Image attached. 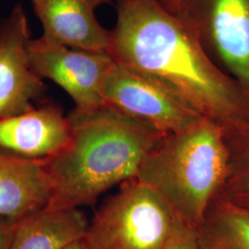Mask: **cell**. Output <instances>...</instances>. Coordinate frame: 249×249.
I'll return each instance as SVG.
<instances>
[{"label": "cell", "mask_w": 249, "mask_h": 249, "mask_svg": "<svg viewBox=\"0 0 249 249\" xmlns=\"http://www.w3.org/2000/svg\"><path fill=\"white\" fill-rule=\"evenodd\" d=\"M107 53L225 130L249 123V92L160 0H116Z\"/></svg>", "instance_id": "cell-1"}, {"label": "cell", "mask_w": 249, "mask_h": 249, "mask_svg": "<svg viewBox=\"0 0 249 249\" xmlns=\"http://www.w3.org/2000/svg\"><path fill=\"white\" fill-rule=\"evenodd\" d=\"M71 141L44 160L52 181L49 205L79 209L94 204L115 186L134 179L147 153L164 134L110 107L73 110Z\"/></svg>", "instance_id": "cell-2"}, {"label": "cell", "mask_w": 249, "mask_h": 249, "mask_svg": "<svg viewBox=\"0 0 249 249\" xmlns=\"http://www.w3.org/2000/svg\"><path fill=\"white\" fill-rule=\"evenodd\" d=\"M225 130L203 119L163 135L147 153L135 179L150 187L180 221L200 226L228 173Z\"/></svg>", "instance_id": "cell-3"}, {"label": "cell", "mask_w": 249, "mask_h": 249, "mask_svg": "<svg viewBox=\"0 0 249 249\" xmlns=\"http://www.w3.org/2000/svg\"><path fill=\"white\" fill-rule=\"evenodd\" d=\"M176 220L169 206L134 178L96 211L83 241L89 249H160Z\"/></svg>", "instance_id": "cell-4"}, {"label": "cell", "mask_w": 249, "mask_h": 249, "mask_svg": "<svg viewBox=\"0 0 249 249\" xmlns=\"http://www.w3.org/2000/svg\"><path fill=\"white\" fill-rule=\"evenodd\" d=\"M169 11L249 92V0H181Z\"/></svg>", "instance_id": "cell-5"}, {"label": "cell", "mask_w": 249, "mask_h": 249, "mask_svg": "<svg viewBox=\"0 0 249 249\" xmlns=\"http://www.w3.org/2000/svg\"><path fill=\"white\" fill-rule=\"evenodd\" d=\"M103 98L107 107L164 135L206 119L155 81L116 62L107 73Z\"/></svg>", "instance_id": "cell-6"}, {"label": "cell", "mask_w": 249, "mask_h": 249, "mask_svg": "<svg viewBox=\"0 0 249 249\" xmlns=\"http://www.w3.org/2000/svg\"><path fill=\"white\" fill-rule=\"evenodd\" d=\"M29 57L34 71L42 80H50L71 97L76 111L106 107L103 88L114 60L107 52L72 49L41 36L33 39Z\"/></svg>", "instance_id": "cell-7"}, {"label": "cell", "mask_w": 249, "mask_h": 249, "mask_svg": "<svg viewBox=\"0 0 249 249\" xmlns=\"http://www.w3.org/2000/svg\"><path fill=\"white\" fill-rule=\"evenodd\" d=\"M32 40L26 13L17 4L0 23V119L31 111L45 97V83L30 62Z\"/></svg>", "instance_id": "cell-8"}, {"label": "cell", "mask_w": 249, "mask_h": 249, "mask_svg": "<svg viewBox=\"0 0 249 249\" xmlns=\"http://www.w3.org/2000/svg\"><path fill=\"white\" fill-rule=\"evenodd\" d=\"M71 136L69 117L53 104L0 119V150L29 160L52 158L66 148Z\"/></svg>", "instance_id": "cell-9"}, {"label": "cell", "mask_w": 249, "mask_h": 249, "mask_svg": "<svg viewBox=\"0 0 249 249\" xmlns=\"http://www.w3.org/2000/svg\"><path fill=\"white\" fill-rule=\"evenodd\" d=\"M93 0H38L34 4L45 39L76 50L107 52L110 31L95 17Z\"/></svg>", "instance_id": "cell-10"}, {"label": "cell", "mask_w": 249, "mask_h": 249, "mask_svg": "<svg viewBox=\"0 0 249 249\" xmlns=\"http://www.w3.org/2000/svg\"><path fill=\"white\" fill-rule=\"evenodd\" d=\"M52 181L44 160L0 150V218L18 221L49 205Z\"/></svg>", "instance_id": "cell-11"}, {"label": "cell", "mask_w": 249, "mask_h": 249, "mask_svg": "<svg viewBox=\"0 0 249 249\" xmlns=\"http://www.w3.org/2000/svg\"><path fill=\"white\" fill-rule=\"evenodd\" d=\"M88 225L79 209L47 205L18 220L10 249H64L83 239Z\"/></svg>", "instance_id": "cell-12"}, {"label": "cell", "mask_w": 249, "mask_h": 249, "mask_svg": "<svg viewBox=\"0 0 249 249\" xmlns=\"http://www.w3.org/2000/svg\"><path fill=\"white\" fill-rule=\"evenodd\" d=\"M198 233L202 249H249V209L215 199Z\"/></svg>", "instance_id": "cell-13"}, {"label": "cell", "mask_w": 249, "mask_h": 249, "mask_svg": "<svg viewBox=\"0 0 249 249\" xmlns=\"http://www.w3.org/2000/svg\"><path fill=\"white\" fill-rule=\"evenodd\" d=\"M225 137L229 151L228 173L215 199L249 209V123L225 130Z\"/></svg>", "instance_id": "cell-14"}, {"label": "cell", "mask_w": 249, "mask_h": 249, "mask_svg": "<svg viewBox=\"0 0 249 249\" xmlns=\"http://www.w3.org/2000/svg\"><path fill=\"white\" fill-rule=\"evenodd\" d=\"M160 249H202L198 229L177 218L169 236Z\"/></svg>", "instance_id": "cell-15"}, {"label": "cell", "mask_w": 249, "mask_h": 249, "mask_svg": "<svg viewBox=\"0 0 249 249\" xmlns=\"http://www.w3.org/2000/svg\"><path fill=\"white\" fill-rule=\"evenodd\" d=\"M17 222L0 218V249H10Z\"/></svg>", "instance_id": "cell-16"}, {"label": "cell", "mask_w": 249, "mask_h": 249, "mask_svg": "<svg viewBox=\"0 0 249 249\" xmlns=\"http://www.w3.org/2000/svg\"><path fill=\"white\" fill-rule=\"evenodd\" d=\"M64 249H89L88 247L86 246V244L84 243L83 239L81 240L76 241L74 243L71 244L70 246H68L67 248H65Z\"/></svg>", "instance_id": "cell-17"}, {"label": "cell", "mask_w": 249, "mask_h": 249, "mask_svg": "<svg viewBox=\"0 0 249 249\" xmlns=\"http://www.w3.org/2000/svg\"><path fill=\"white\" fill-rule=\"evenodd\" d=\"M162 5L169 10L175 9L178 4L180 3L181 0H160Z\"/></svg>", "instance_id": "cell-18"}, {"label": "cell", "mask_w": 249, "mask_h": 249, "mask_svg": "<svg viewBox=\"0 0 249 249\" xmlns=\"http://www.w3.org/2000/svg\"><path fill=\"white\" fill-rule=\"evenodd\" d=\"M97 6H100L102 4H109V3H112L113 1H116V0H93Z\"/></svg>", "instance_id": "cell-19"}, {"label": "cell", "mask_w": 249, "mask_h": 249, "mask_svg": "<svg viewBox=\"0 0 249 249\" xmlns=\"http://www.w3.org/2000/svg\"><path fill=\"white\" fill-rule=\"evenodd\" d=\"M38 0H32V2H33V4H36V2H37Z\"/></svg>", "instance_id": "cell-20"}]
</instances>
